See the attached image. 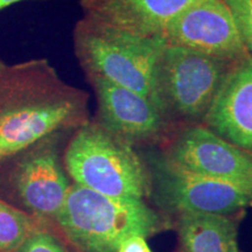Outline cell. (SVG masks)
I'll return each instance as SVG.
<instances>
[{
    "instance_id": "cell-2",
    "label": "cell",
    "mask_w": 252,
    "mask_h": 252,
    "mask_svg": "<svg viewBox=\"0 0 252 252\" xmlns=\"http://www.w3.org/2000/svg\"><path fill=\"white\" fill-rule=\"evenodd\" d=\"M55 220L80 252H118L126 238H149L168 224L144 200L105 196L78 184L69 187Z\"/></svg>"
},
{
    "instance_id": "cell-12",
    "label": "cell",
    "mask_w": 252,
    "mask_h": 252,
    "mask_svg": "<svg viewBox=\"0 0 252 252\" xmlns=\"http://www.w3.org/2000/svg\"><path fill=\"white\" fill-rule=\"evenodd\" d=\"M200 0H81L84 15L137 35L161 37L185 9Z\"/></svg>"
},
{
    "instance_id": "cell-17",
    "label": "cell",
    "mask_w": 252,
    "mask_h": 252,
    "mask_svg": "<svg viewBox=\"0 0 252 252\" xmlns=\"http://www.w3.org/2000/svg\"><path fill=\"white\" fill-rule=\"evenodd\" d=\"M118 252H152V250L146 243V238L143 236H131L123 241V243L119 245Z\"/></svg>"
},
{
    "instance_id": "cell-13",
    "label": "cell",
    "mask_w": 252,
    "mask_h": 252,
    "mask_svg": "<svg viewBox=\"0 0 252 252\" xmlns=\"http://www.w3.org/2000/svg\"><path fill=\"white\" fill-rule=\"evenodd\" d=\"M180 252H238L234 217L223 214H178Z\"/></svg>"
},
{
    "instance_id": "cell-16",
    "label": "cell",
    "mask_w": 252,
    "mask_h": 252,
    "mask_svg": "<svg viewBox=\"0 0 252 252\" xmlns=\"http://www.w3.org/2000/svg\"><path fill=\"white\" fill-rule=\"evenodd\" d=\"M15 252H68V250L55 236L35 230Z\"/></svg>"
},
{
    "instance_id": "cell-3",
    "label": "cell",
    "mask_w": 252,
    "mask_h": 252,
    "mask_svg": "<svg viewBox=\"0 0 252 252\" xmlns=\"http://www.w3.org/2000/svg\"><path fill=\"white\" fill-rule=\"evenodd\" d=\"M163 47L162 37L137 35L86 15L74 28L75 55L87 77H102L133 90L160 110L156 71Z\"/></svg>"
},
{
    "instance_id": "cell-15",
    "label": "cell",
    "mask_w": 252,
    "mask_h": 252,
    "mask_svg": "<svg viewBox=\"0 0 252 252\" xmlns=\"http://www.w3.org/2000/svg\"><path fill=\"white\" fill-rule=\"evenodd\" d=\"M237 24L239 34L252 56V0H224Z\"/></svg>"
},
{
    "instance_id": "cell-5",
    "label": "cell",
    "mask_w": 252,
    "mask_h": 252,
    "mask_svg": "<svg viewBox=\"0 0 252 252\" xmlns=\"http://www.w3.org/2000/svg\"><path fill=\"white\" fill-rule=\"evenodd\" d=\"M237 63L165 45L158 61L156 86L160 106L168 121H182L187 125L202 122Z\"/></svg>"
},
{
    "instance_id": "cell-18",
    "label": "cell",
    "mask_w": 252,
    "mask_h": 252,
    "mask_svg": "<svg viewBox=\"0 0 252 252\" xmlns=\"http://www.w3.org/2000/svg\"><path fill=\"white\" fill-rule=\"evenodd\" d=\"M21 1H26V0H0V9H4L6 7H8V6Z\"/></svg>"
},
{
    "instance_id": "cell-9",
    "label": "cell",
    "mask_w": 252,
    "mask_h": 252,
    "mask_svg": "<svg viewBox=\"0 0 252 252\" xmlns=\"http://www.w3.org/2000/svg\"><path fill=\"white\" fill-rule=\"evenodd\" d=\"M87 78L96 94L97 123L103 128L132 146L153 143L165 135L168 118L149 98L102 77Z\"/></svg>"
},
{
    "instance_id": "cell-14",
    "label": "cell",
    "mask_w": 252,
    "mask_h": 252,
    "mask_svg": "<svg viewBox=\"0 0 252 252\" xmlns=\"http://www.w3.org/2000/svg\"><path fill=\"white\" fill-rule=\"evenodd\" d=\"M35 230L26 213L0 200V252H15Z\"/></svg>"
},
{
    "instance_id": "cell-8",
    "label": "cell",
    "mask_w": 252,
    "mask_h": 252,
    "mask_svg": "<svg viewBox=\"0 0 252 252\" xmlns=\"http://www.w3.org/2000/svg\"><path fill=\"white\" fill-rule=\"evenodd\" d=\"M161 37L165 45L229 62H241L251 56L224 0L195 2L167 26Z\"/></svg>"
},
{
    "instance_id": "cell-6",
    "label": "cell",
    "mask_w": 252,
    "mask_h": 252,
    "mask_svg": "<svg viewBox=\"0 0 252 252\" xmlns=\"http://www.w3.org/2000/svg\"><path fill=\"white\" fill-rule=\"evenodd\" d=\"M152 193L163 209L176 214H230L252 206V191L195 174L162 156L150 169Z\"/></svg>"
},
{
    "instance_id": "cell-7",
    "label": "cell",
    "mask_w": 252,
    "mask_h": 252,
    "mask_svg": "<svg viewBox=\"0 0 252 252\" xmlns=\"http://www.w3.org/2000/svg\"><path fill=\"white\" fill-rule=\"evenodd\" d=\"M162 157L195 174L252 191V153L223 139L203 124L182 128Z\"/></svg>"
},
{
    "instance_id": "cell-1",
    "label": "cell",
    "mask_w": 252,
    "mask_h": 252,
    "mask_svg": "<svg viewBox=\"0 0 252 252\" xmlns=\"http://www.w3.org/2000/svg\"><path fill=\"white\" fill-rule=\"evenodd\" d=\"M88 117V94L63 81L48 60L0 59V160L77 130Z\"/></svg>"
},
{
    "instance_id": "cell-11",
    "label": "cell",
    "mask_w": 252,
    "mask_h": 252,
    "mask_svg": "<svg viewBox=\"0 0 252 252\" xmlns=\"http://www.w3.org/2000/svg\"><path fill=\"white\" fill-rule=\"evenodd\" d=\"M201 124L252 153V56L230 70Z\"/></svg>"
},
{
    "instance_id": "cell-10",
    "label": "cell",
    "mask_w": 252,
    "mask_h": 252,
    "mask_svg": "<svg viewBox=\"0 0 252 252\" xmlns=\"http://www.w3.org/2000/svg\"><path fill=\"white\" fill-rule=\"evenodd\" d=\"M50 138L31 146L19 163L15 184L21 201L34 215L55 220L70 185Z\"/></svg>"
},
{
    "instance_id": "cell-4",
    "label": "cell",
    "mask_w": 252,
    "mask_h": 252,
    "mask_svg": "<svg viewBox=\"0 0 252 252\" xmlns=\"http://www.w3.org/2000/svg\"><path fill=\"white\" fill-rule=\"evenodd\" d=\"M64 166L75 184L105 196L144 200L152 191L150 168L133 146L97 122L77 128L65 150Z\"/></svg>"
}]
</instances>
